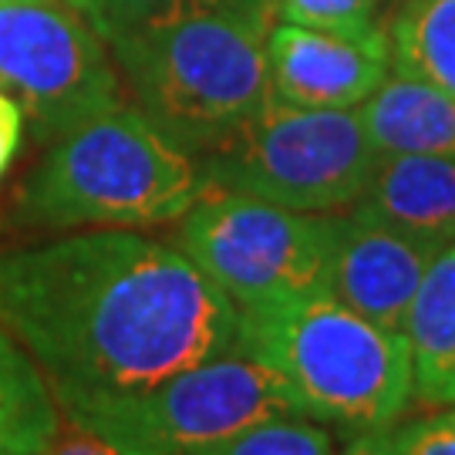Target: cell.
I'll return each instance as SVG.
<instances>
[{
  "instance_id": "9c48e42d",
  "label": "cell",
  "mask_w": 455,
  "mask_h": 455,
  "mask_svg": "<svg viewBox=\"0 0 455 455\" xmlns=\"http://www.w3.org/2000/svg\"><path fill=\"white\" fill-rule=\"evenodd\" d=\"M267 68L270 95L287 105L361 108L395 65L385 28L341 34L276 20L267 37Z\"/></svg>"
},
{
  "instance_id": "ba28073f",
  "label": "cell",
  "mask_w": 455,
  "mask_h": 455,
  "mask_svg": "<svg viewBox=\"0 0 455 455\" xmlns=\"http://www.w3.org/2000/svg\"><path fill=\"white\" fill-rule=\"evenodd\" d=\"M0 92L14 98L31 139L65 132L122 101V75L105 37L68 0L0 4Z\"/></svg>"
},
{
  "instance_id": "3957f363",
  "label": "cell",
  "mask_w": 455,
  "mask_h": 455,
  "mask_svg": "<svg viewBox=\"0 0 455 455\" xmlns=\"http://www.w3.org/2000/svg\"><path fill=\"white\" fill-rule=\"evenodd\" d=\"M203 193L196 156L125 101L54 139L17 189L24 229H142L176 223Z\"/></svg>"
},
{
  "instance_id": "6da1fadb",
  "label": "cell",
  "mask_w": 455,
  "mask_h": 455,
  "mask_svg": "<svg viewBox=\"0 0 455 455\" xmlns=\"http://www.w3.org/2000/svg\"><path fill=\"white\" fill-rule=\"evenodd\" d=\"M0 324L61 391H135L236 351L240 307L176 243L84 229L0 250Z\"/></svg>"
},
{
  "instance_id": "d6986e66",
  "label": "cell",
  "mask_w": 455,
  "mask_h": 455,
  "mask_svg": "<svg viewBox=\"0 0 455 455\" xmlns=\"http://www.w3.org/2000/svg\"><path fill=\"white\" fill-rule=\"evenodd\" d=\"M391 435L398 455H455V408L398 422Z\"/></svg>"
},
{
  "instance_id": "44dd1931",
  "label": "cell",
  "mask_w": 455,
  "mask_h": 455,
  "mask_svg": "<svg viewBox=\"0 0 455 455\" xmlns=\"http://www.w3.org/2000/svg\"><path fill=\"white\" fill-rule=\"evenodd\" d=\"M44 455H118L112 445L98 442L95 435H84L78 428H71L68 435L58 432V439L51 442V449Z\"/></svg>"
},
{
  "instance_id": "7c38bea8",
  "label": "cell",
  "mask_w": 455,
  "mask_h": 455,
  "mask_svg": "<svg viewBox=\"0 0 455 455\" xmlns=\"http://www.w3.org/2000/svg\"><path fill=\"white\" fill-rule=\"evenodd\" d=\"M411 358V405L455 408V243L435 253L402 327Z\"/></svg>"
},
{
  "instance_id": "2e32d148",
  "label": "cell",
  "mask_w": 455,
  "mask_h": 455,
  "mask_svg": "<svg viewBox=\"0 0 455 455\" xmlns=\"http://www.w3.org/2000/svg\"><path fill=\"white\" fill-rule=\"evenodd\" d=\"M189 455H338V449L334 428L300 411H280Z\"/></svg>"
},
{
  "instance_id": "e0dca14e",
  "label": "cell",
  "mask_w": 455,
  "mask_h": 455,
  "mask_svg": "<svg viewBox=\"0 0 455 455\" xmlns=\"http://www.w3.org/2000/svg\"><path fill=\"white\" fill-rule=\"evenodd\" d=\"M212 4H223V0H92L84 17L105 37V44H112L125 34L146 31L152 24L193 14V11H203Z\"/></svg>"
},
{
  "instance_id": "8fae6325",
  "label": "cell",
  "mask_w": 455,
  "mask_h": 455,
  "mask_svg": "<svg viewBox=\"0 0 455 455\" xmlns=\"http://www.w3.org/2000/svg\"><path fill=\"white\" fill-rule=\"evenodd\" d=\"M347 210L435 246L455 243V163L415 152H381L364 196Z\"/></svg>"
},
{
  "instance_id": "cb8c5ba5",
  "label": "cell",
  "mask_w": 455,
  "mask_h": 455,
  "mask_svg": "<svg viewBox=\"0 0 455 455\" xmlns=\"http://www.w3.org/2000/svg\"><path fill=\"white\" fill-rule=\"evenodd\" d=\"M0 4H11V0H0Z\"/></svg>"
},
{
  "instance_id": "30bf717a",
  "label": "cell",
  "mask_w": 455,
  "mask_h": 455,
  "mask_svg": "<svg viewBox=\"0 0 455 455\" xmlns=\"http://www.w3.org/2000/svg\"><path fill=\"white\" fill-rule=\"evenodd\" d=\"M445 246L385 227L347 210L334 216L331 236V297L385 331H402L411 297L428 263Z\"/></svg>"
},
{
  "instance_id": "277c9868",
  "label": "cell",
  "mask_w": 455,
  "mask_h": 455,
  "mask_svg": "<svg viewBox=\"0 0 455 455\" xmlns=\"http://www.w3.org/2000/svg\"><path fill=\"white\" fill-rule=\"evenodd\" d=\"M236 351L280 378L293 411L344 435L395 428L411 405L405 334L371 324L331 293L240 307Z\"/></svg>"
},
{
  "instance_id": "52a82bcc",
  "label": "cell",
  "mask_w": 455,
  "mask_h": 455,
  "mask_svg": "<svg viewBox=\"0 0 455 455\" xmlns=\"http://www.w3.org/2000/svg\"><path fill=\"white\" fill-rule=\"evenodd\" d=\"M331 212H300L223 189H203L172 243L236 307L331 293Z\"/></svg>"
},
{
  "instance_id": "7a4b0ae2",
  "label": "cell",
  "mask_w": 455,
  "mask_h": 455,
  "mask_svg": "<svg viewBox=\"0 0 455 455\" xmlns=\"http://www.w3.org/2000/svg\"><path fill=\"white\" fill-rule=\"evenodd\" d=\"M274 24V0H223L108 48L135 108L189 156H203L270 98Z\"/></svg>"
},
{
  "instance_id": "5bb4252c",
  "label": "cell",
  "mask_w": 455,
  "mask_h": 455,
  "mask_svg": "<svg viewBox=\"0 0 455 455\" xmlns=\"http://www.w3.org/2000/svg\"><path fill=\"white\" fill-rule=\"evenodd\" d=\"M58 432L61 411L37 361L0 324V455H44Z\"/></svg>"
},
{
  "instance_id": "5b68a950",
  "label": "cell",
  "mask_w": 455,
  "mask_h": 455,
  "mask_svg": "<svg viewBox=\"0 0 455 455\" xmlns=\"http://www.w3.org/2000/svg\"><path fill=\"white\" fill-rule=\"evenodd\" d=\"M378 156L355 108H300L270 95L223 142L196 156V165L203 189L338 212L364 196Z\"/></svg>"
},
{
  "instance_id": "8992f818",
  "label": "cell",
  "mask_w": 455,
  "mask_h": 455,
  "mask_svg": "<svg viewBox=\"0 0 455 455\" xmlns=\"http://www.w3.org/2000/svg\"><path fill=\"white\" fill-rule=\"evenodd\" d=\"M54 405L71 428L118 455H189L260 419L293 411L280 378L243 351H227L148 388L61 391Z\"/></svg>"
},
{
  "instance_id": "9a60e30c",
  "label": "cell",
  "mask_w": 455,
  "mask_h": 455,
  "mask_svg": "<svg viewBox=\"0 0 455 455\" xmlns=\"http://www.w3.org/2000/svg\"><path fill=\"white\" fill-rule=\"evenodd\" d=\"M388 41L398 75L455 95V0H402Z\"/></svg>"
},
{
  "instance_id": "7402d4cb",
  "label": "cell",
  "mask_w": 455,
  "mask_h": 455,
  "mask_svg": "<svg viewBox=\"0 0 455 455\" xmlns=\"http://www.w3.org/2000/svg\"><path fill=\"white\" fill-rule=\"evenodd\" d=\"M338 455H398V445H395L391 428H378V432L347 435V445Z\"/></svg>"
},
{
  "instance_id": "ac0fdd59",
  "label": "cell",
  "mask_w": 455,
  "mask_h": 455,
  "mask_svg": "<svg viewBox=\"0 0 455 455\" xmlns=\"http://www.w3.org/2000/svg\"><path fill=\"white\" fill-rule=\"evenodd\" d=\"M381 4L385 0H274L276 20L341 34L374 31Z\"/></svg>"
},
{
  "instance_id": "603a6c76",
  "label": "cell",
  "mask_w": 455,
  "mask_h": 455,
  "mask_svg": "<svg viewBox=\"0 0 455 455\" xmlns=\"http://www.w3.org/2000/svg\"><path fill=\"white\" fill-rule=\"evenodd\" d=\"M68 4H71V7H78L82 14H88V4H92V0H68Z\"/></svg>"
},
{
  "instance_id": "ffe728a7",
  "label": "cell",
  "mask_w": 455,
  "mask_h": 455,
  "mask_svg": "<svg viewBox=\"0 0 455 455\" xmlns=\"http://www.w3.org/2000/svg\"><path fill=\"white\" fill-rule=\"evenodd\" d=\"M20 135H24V112L7 92H0V180L14 163Z\"/></svg>"
},
{
  "instance_id": "4fadbf2b",
  "label": "cell",
  "mask_w": 455,
  "mask_h": 455,
  "mask_svg": "<svg viewBox=\"0 0 455 455\" xmlns=\"http://www.w3.org/2000/svg\"><path fill=\"white\" fill-rule=\"evenodd\" d=\"M361 118L378 152H415L455 163V95L435 84L388 75L361 105Z\"/></svg>"
}]
</instances>
